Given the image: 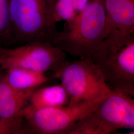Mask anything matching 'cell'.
Segmentation results:
<instances>
[{"mask_svg": "<svg viewBox=\"0 0 134 134\" xmlns=\"http://www.w3.org/2000/svg\"><path fill=\"white\" fill-rule=\"evenodd\" d=\"M105 0H90L81 13L66 23L52 44L79 59H91L104 40Z\"/></svg>", "mask_w": 134, "mask_h": 134, "instance_id": "obj_1", "label": "cell"}, {"mask_svg": "<svg viewBox=\"0 0 134 134\" xmlns=\"http://www.w3.org/2000/svg\"><path fill=\"white\" fill-rule=\"evenodd\" d=\"M57 0H8L14 44L49 42L59 31L54 18Z\"/></svg>", "mask_w": 134, "mask_h": 134, "instance_id": "obj_2", "label": "cell"}, {"mask_svg": "<svg viewBox=\"0 0 134 134\" xmlns=\"http://www.w3.org/2000/svg\"><path fill=\"white\" fill-rule=\"evenodd\" d=\"M91 60L112 91L134 96V34L104 39Z\"/></svg>", "mask_w": 134, "mask_h": 134, "instance_id": "obj_3", "label": "cell"}, {"mask_svg": "<svg viewBox=\"0 0 134 134\" xmlns=\"http://www.w3.org/2000/svg\"><path fill=\"white\" fill-rule=\"evenodd\" d=\"M134 128V99L112 91L65 134H109L118 130Z\"/></svg>", "mask_w": 134, "mask_h": 134, "instance_id": "obj_4", "label": "cell"}, {"mask_svg": "<svg viewBox=\"0 0 134 134\" xmlns=\"http://www.w3.org/2000/svg\"><path fill=\"white\" fill-rule=\"evenodd\" d=\"M107 96L55 107L37 108L28 104L21 112L25 134H65Z\"/></svg>", "mask_w": 134, "mask_h": 134, "instance_id": "obj_5", "label": "cell"}, {"mask_svg": "<svg viewBox=\"0 0 134 134\" xmlns=\"http://www.w3.org/2000/svg\"><path fill=\"white\" fill-rule=\"evenodd\" d=\"M54 77L61 81L69 96V104L107 96L112 91L91 59L67 61Z\"/></svg>", "mask_w": 134, "mask_h": 134, "instance_id": "obj_6", "label": "cell"}, {"mask_svg": "<svg viewBox=\"0 0 134 134\" xmlns=\"http://www.w3.org/2000/svg\"><path fill=\"white\" fill-rule=\"evenodd\" d=\"M66 53L49 42H36L4 48L0 66L5 70L20 68L45 73L56 72L67 61Z\"/></svg>", "mask_w": 134, "mask_h": 134, "instance_id": "obj_7", "label": "cell"}, {"mask_svg": "<svg viewBox=\"0 0 134 134\" xmlns=\"http://www.w3.org/2000/svg\"><path fill=\"white\" fill-rule=\"evenodd\" d=\"M104 39L134 34V0H105Z\"/></svg>", "mask_w": 134, "mask_h": 134, "instance_id": "obj_8", "label": "cell"}, {"mask_svg": "<svg viewBox=\"0 0 134 134\" xmlns=\"http://www.w3.org/2000/svg\"><path fill=\"white\" fill-rule=\"evenodd\" d=\"M36 89L16 90L8 83L4 75H0V118L19 115Z\"/></svg>", "mask_w": 134, "mask_h": 134, "instance_id": "obj_9", "label": "cell"}, {"mask_svg": "<svg viewBox=\"0 0 134 134\" xmlns=\"http://www.w3.org/2000/svg\"><path fill=\"white\" fill-rule=\"evenodd\" d=\"M69 103L68 94L61 83L36 88L29 102V104L37 108L63 106Z\"/></svg>", "mask_w": 134, "mask_h": 134, "instance_id": "obj_10", "label": "cell"}, {"mask_svg": "<svg viewBox=\"0 0 134 134\" xmlns=\"http://www.w3.org/2000/svg\"><path fill=\"white\" fill-rule=\"evenodd\" d=\"M5 71L4 75L5 80L18 90L36 89L49 80L44 73L24 68H14Z\"/></svg>", "mask_w": 134, "mask_h": 134, "instance_id": "obj_11", "label": "cell"}, {"mask_svg": "<svg viewBox=\"0 0 134 134\" xmlns=\"http://www.w3.org/2000/svg\"><path fill=\"white\" fill-rule=\"evenodd\" d=\"M90 0H57L53 10L54 18L57 23L62 20L69 23L80 14Z\"/></svg>", "mask_w": 134, "mask_h": 134, "instance_id": "obj_12", "label": "cell"}, {"mask_svg": "<svg viewBox=\"0 0 134 134\" xmlns=\"http://www.w3.org/2000/svg\"><path fill=\"white\" fill-rule=\"evenodd\" d=\"M14 44L8 0H0V47Z\"/></svg>", "mask_w": 134, "mask_h": 134, "instance_id": "obj_13", "label": "cell"}, {"mask_svg": "<svg viewBox=\"0 0 134 134\" xmlns=\"http://www.w3.org/2000/svg\"><path fill=\"white\" fill-rule=\"evenodd\" d=\"M25 134L24 123L21 113L8 118H0V134Z\"/></svg>", "mask_w": 134, "mask_h": 134, "instance_id": "obj_14", "label": "cell"}, {"mask_svg": "<svg viewBox=\"0 0 134 134\" xmlns=\"http://www.w3.org/2000/svg\"><path fill=\"white\" fill-rule=\"evenodd\" d=\"M3 47H0V59L1 57V56L2 55V53H3Z\"/></svg>", "mask_w": 134, "mask_h": 134, "instance_id": "obj_15", "label": "cell"}]
</instances>
